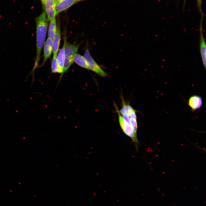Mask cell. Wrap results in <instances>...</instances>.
Returning a JSON list of instances; mask_svg holds the SVG:
<instances>
[{"label": "cell", "instance_id": "12", "mask_svg": "<svg viewBox=\"0 0 206 206\" xmlns=\"http://www.w3.org/2000/svg\"><path fill=\"white\" fill-rule=\"evenodd\" d=\"M57 29L56 20L54 18L50 21L48 33V38L53 40L56 35Z\"/></svg>", "mask_w": 206, "mask_h": 206}, {"label": "cell", "instance_id": "6", "mask_svg": "<svg viewBox=\"0 0 206 206\" xmlns=\"http://www.w3.org/2000/svg\"><path fill=\"white\" fill-rule=\"evenodd\" d=\"M202 26V19L201 21L199 26V48L202 62L205 69L206 68V45L203 35Z\"/></svg>", "mask_w": 206, "mask_h": 206}, {"label": "cell", "instance_id": "3", "mask_svg": "<svg viewBox=\"0 0 206 206\" xmlns=\"http://www.w3.org/2000/svg\"><path fill=\"white\" fill-rule=\"evenodd\" d=\"M84 56L87 61L89 70L102 77H106L109 76L94 60L88 48L86 49Z\"/></svg>", "mask_w": 206, "mask_h": 206}, {"label": "cell", "instance_id": "15", "mask_svg": "<svg viewBox=\"0 0 206 206\" xmlns=\"http://www.w3.org/2000/svg\"><path fill=\"white\" fill-rule=\"evenodd\" d=\"M129 119L130 124L131 126L134 134L137 135V123L136 120V117L131 118Z\"/></svg>", "mask_w": 206, "mask_h": 206}, {"label": "cell", "instance_id": "8", "mask_svg": "<svg viewBox=\"0 0 206 206\" xmlns=\"http://www.w3.org/2000/svg\"><path fill=\"white\" fill-rule=\"evenodd\" d=\"M188 104L193 111L200 108L202 106L203 102L201 96L193 95L190 96L188 100Z\"/></svg>", "mask_w": 206, "mask_h": 206}, {"label": "cell", "instance_id": "7", "mask_svg": "<svg viewBox=\"0 0 206 206\" xmlns=\"http://www.w3.org/2000/svg\"><path fill=\"white\" fill-rule=\"evenodd\" d=\"M82 1V0H56V8L57 15Z\"/></svg>", "mask_w": 206, "mask_h": 206}, {"label": "cell", "instance_id": "14", "mask_svg": "<svg viewBox=\"0 0 206 206\" xmlns=\"http://www.w3.org/2000/svg\"><path fill=\"white\" fill-rule=\"evenodd\" d=\"M52 72L53 73H59V66L57 58V55H53L51 65Z\"/></svg>", "mask_w": 206, "mask_h": 206}, {"label": "cell", "instance_id": "13", "mask_svg": "<svg viewBox=\"0 0 206 206\" xmlns=\"http://www.w3.org/2000/svg\"><path fill=\"white\" fill-rule=\"evenodd\" d=\"M73 60L74 62L80 67L89 69L87 61L84 56L76 53L74 56Z\"/></svg>", "mask_w": 206, "mask_h": 206}, {"label": "cell", "instance_id": "4", "mask_svg": "<svg viewBox=\"0 0 206 206\" xmlns=\"http://www.w3.org/2000/svg\"><path fill=\"white\" fill-rule=\"evenodd\" d=\"M116 108L118 114L119 124L121 129L126 135L131 138L135 144L136 147H137L138 142L137 139V135L134 134L130 124L123 118L117 108Z\"/></svg>", "mask_w": 206, "mask_h": 206}, {"label": "cell", "instance_id": "11", "mask_svg": "<svg viewBox=\"0 0 206 206\" xmlns=\"http://www.w3.org/2000/svg\"><path fill=\"white\" fill-rule=\"evenodd\" d=\"M61 39V31L60 27L57 29L56 35L53 40V52L54 55H57L60 45Z\"/></svg>", "mask_w": 206, "mask_h": 206}, {"label": "cell", "instance_id": "1", "mask_svg": "<svg viewBox=\"0 0 206 206\" xmlns=\"http://www.w3.org/2000/svg\"><path fill=\"white\" fill-rule=\"evenodd\" d=\"M36 24V52L34 66L29 74H34L35 69L38 67L42 48L45 41L48 26V20L45 11L35 18Z\"/></svg>", "mask_w": 206, "mask_h": 206}, {"label": "cell", "instance_id": "10", "mask_svg": "<svg viewBox=\"0 0 206 206\" xmlns=\"http://www.w3.org/2000/svg\"><path fill=\"white\" fill-rule=\"evenodd\" d=\"M66 41L64 40V44L60 50L57 58L59 66V73L63 74L65 60V47Z\"/></svg>", "mask_w": 206, "mask_h": 206}, {"label": "cell", "instance_id": "2", "mask_svg": "<svg viewBox=\"0 0 206 206\" xmlns=\"http://www.w3.org/2000/svg\"><path fill=\"white\" fill-rule=\"evenodd\" d=\"M80 45V44H73L66 41L65 47V60L63 74L67 71L73 63L74 56L77 52Z\"/></svg>", "mask_w": 206, "mask_h": 206}, {"label": "cell", "instance_id": "9", "mask_svg": "<svg viewBox=\"0 0 206 206\" xmlns=\"http://www.w3.org/2000/svg\"><path fill=\"white\" fill-rule=\"evenodd\" d=\"M53 40L48 38L44 43L43 48V61L42 64L43 65L47 59L51 56L53 52Z\"/></svg>", "mask_w": 206, "mask_h": 206}, {"label": "cell", "instance_id": "5", "mask_svg": "<svg viewBox=\"0 0 206 206\" xmlns=\"http://www.w3.org/2000/svg\"><path fill=\"white\" fill-rule=\"evenodd\" d=\"M40 0L48 21H50L55 18L57 15L56 8V0Z\"/></svg>", "mask_w": 206, "mask_h": 206}, {"label": "cell", "instance_id": "16", "mask_svg": "<svg viewBox=\"0 0 206 206\" xmlns=\"http://www.w3.org/2000/svg\"><path fill=\"white\" fill-rule=\"evenodd\" d=\"M201 1L202 0H197V5L201 12Z\"/></svg>", "mask_w": 206, "mask_h": 206}]
</instances>
